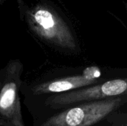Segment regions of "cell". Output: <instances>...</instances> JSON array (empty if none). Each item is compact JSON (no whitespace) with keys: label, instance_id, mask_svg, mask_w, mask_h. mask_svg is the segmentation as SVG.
I'll return each mask as SVG.
<instances>
[{"label":"cell","instance_id":"cell-1","mask_svg":"<svg viewBox=\"0 0 127 126\" xmlns=\"http://www.w3.org/2000/svg\"><path fill=\"white\" fill-rule=\"evenodd\" d=\"M127 97L75 104L33 118L32 126H92L124 104Z\"/></svg>","mask_w":127,"mask_h":126},{"label":"cell","instance_id":"cell-2","mask_svg":"<svg viewBox=\"0 0 127 126\" xmlns=\"http://www.w3.org/2000/svg\"><path fill=\"white\" fill-rule=\"evenodd\" d=\"M127 96V78L109 80L92 87L43 96L39 106L29 110L33 118L75 104Z\"/></svg>","mask_w":127,"mask_h":126},{"label":"cell","instance_id":"cell-3","mask_svg":"<svg viewBox=\"0 0 127 126\" xmlns=\"http://www.w3.org/2000/svg\"><path fill=\"white\" fill-rule=\"evenodd\" d=\"M26 18L31 30L43 40L63 48H76L70 28L50 6L38 4L27 12Z\"/></svg>","mask_w":127,"mask_h":126},{"label":"cell","instance_id":"cell-4","mask_svg":"<svg viewBox=\"0 0 127 126\" xmlns=\"http://www.w3.org/2000/svg\"><path fill=\"white\" fill-rule=\"evenodd\" d=\"M22 68L19 60L10 62L0 82V126H26L19 96Z\"/></svg>","mask_w":127,"mask_h":126},{"label":"cell","instance_id":"cell-5","mask_svg":"<svg viewBox=\"0 0 127 126\" xmlns=\"http://www.w3.org/2000/svg\"><path fill=\"white\" fill-rule=\"evenodd\" d=\"M101 76V71L97 66H89L82 74L69 76L39 83L31 87V95L40 97L81 88L97 82Z\"/></svg>","mask_w":127,"mask_h":126},{"label":"cell","instance_id":"cell-6","mask_svg":"<svg viewBox=\"0 0 127 126\" xmlns=\"http://www.w3.org/2000/svg\"><path fill=\"white\" fill-rule=\"evenodd\" d=\"M1 1H2V0H0V2H1Z\"/></svg>","mask_w":127,"mask_h":126}]
</instances>
